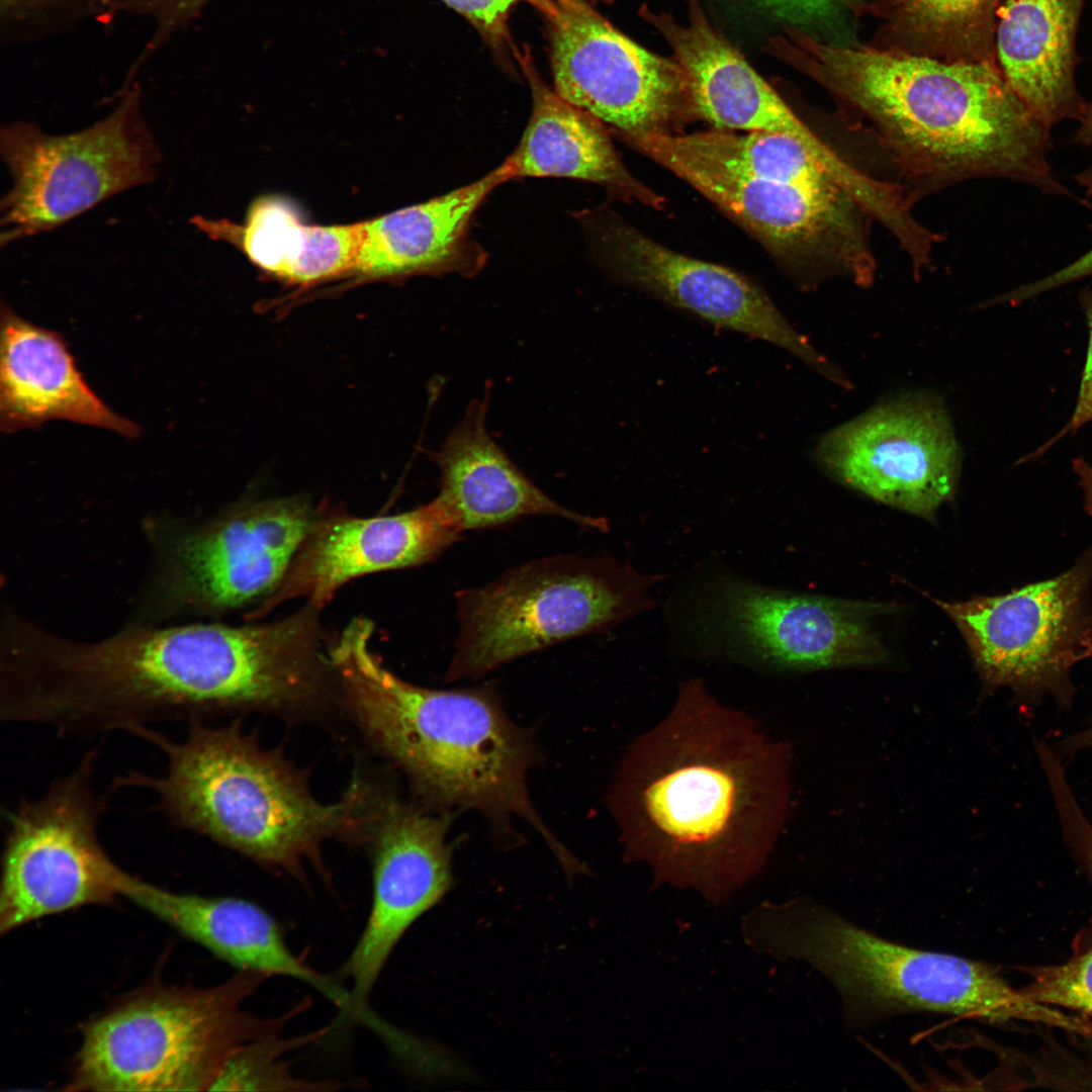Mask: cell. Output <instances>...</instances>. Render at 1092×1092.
I'll return each mask as SVG.
<instances>
[{
  "label": "cell",
  "instance_id": "34",
  "mask_svg": "<svg viewBox=\"0 0 1092 1092\" xmlns=\"http://www.w3.org/2000/svg\"><path fill=\"white\" fill-rule=\"evenodd\" d=\"M1087 277L1092 278V248L1056 272L991 299L990 304L1009 303L1017 305L1050 290Z\"/></svg>",
  "mask_w": 1092,
  "mask_h": 1092
},
{
  "label": "cell",
  "instance_id": "23",
  "mask_svg": "<svg viewBox=\"0 0 1092 1092\" xmlns=\"http://www.w3.org/2000/svg\"><path fill=\"white\" fill-rule=\"evenodd\" d=\"M1086 0H1005L995 57L1008 85L1050 128L1078 120L1086 101L1076 86V36Z\"/></svg>",
  "mask_w": 1092,
  "mask_h": 1092
},
{
  "label": "cell",
  "instance_id": "32",
  "mask_svg": "<svg viewBox=\"0 0 1092 1092\" xmlns=\"http://www.w3.org/2000/svg\"><path fill=\"white\" fill-rule=\"evenodd\" d=\"M1079 302L1088 328V346L1074 412L1066 426L1055 437L1025 456L1022 461L1027 462L1042 455L1065 435L1077 432L1082 426L1092 421V284L1081 290Z\"/></svg>",
  "mask_w": 1092,
  "mask_h": 1092
},
{
  "label": "cell",
  "instance_id": "22",
  "mask_svg": "<svg viewBox=\"0 0 1092 1092\" xmlns=\"http://www.w3.org/2000/svg\"><path fill=\"white\" fill-rule=\"evenodd\" d=\"M486 407L485 398L470 403L462 421L434 453L440 470L437 496L460 530L495 528L522 517L542 515L606 531V519L563 507L520 470L488 434Z\"/></svg>",
  "mask_w": 1092,
  "mask_h": 1092
},
{
  "label": "cell",
  "instance_id": "4",
  "mask_svg": "<svg viewBox=\"0 0 1092 1092\" xmlns=\"http://www.w3.org/2000/svg\"><path fill=\"white\" fill-rule=\"evenodd\" d=\"M131 735L155 745L166 760L161 776L129 771L112 789L136 787L155 794V808L174 825L234 849L270 870L296 879L306 862L321 866V843L332 837L364 838L372 793L355 782L332 804L317 801L289 763L262 749L235 723H189L173 740L151 729Z\"/></svg>",
  "mask_w": 1092,
  "mask_h": 1092
},
{
  "label": "cell",
  "instance_id": "36",
  "mask_svg": "<svg viewBox=\"0 0 1092 1092\" xmlns=\"http://www.w3.org/2000/svg\"><path fill=\"white\" fill-rule=\"evenodd\" d=\"M1079 126L1073 134V142L1089 149L1092 153V102H1086L1078 119ZM1073 179L1085 189L1088 198H1092V162Z\"/></svg>",
  "mask_w": 1092,
  "mask_h": 1092
},
{
  "label": "cell",
  "instance_id": "5",
  "mask_svg": "<svg viewBox=\"0 0 1092 1092\" xmlns=\"http://www.w3.org/2000/svg\"><path fill=\"white\" fill-rule=\"evenodd\" d=\"M741 930L755 952L801 960L822 974L853 1028L917 1012L1077 1034L1087 1028L1083 1017L1034 1001L985 963L887 940L809 898L762 902L743 916Z\"/></svg>",
  "mask_w": 1092,
  "mask_h": 1092
},
{
  "label": "cell",
  "instance_id": "3",
  "mask_svg": "<svg viewBox=\"0 0 1092 1092\" xmlns=\"http://www.w3.org/2000/svg\"><path fill=\"white\" fill-rule=\"evenodd\" d=\"M373 624L350 622L330 650L351 711L369 740L438 809L482 814L500 837L520 818L545 840L567 875L574 857L533 806L527 774L538 760L533 736L505 712L492 688L433 690L410 684L373 655ZM449 813V812H448Z\"/></svg>",
  "mask_w": 1092,
  "mask_h": 1092
},
{
  "label": "cell",
  "instance_id": "11",
  "mask_svg": "<svg viewBox=\"0 0 1092 1092\" xmlns=\"http://www.w3.org/2000/svg\"><path fill=\"white\" fill-rule=\"evenodd\" d=\"M1092 546L1065 572L1010 593L935 603L959 627L987 691L1068 707L1072 667L1092 656Z\"/></svg>",
  "mask_w": 1092,
  "mask_h": 1092
},
{
  "label": "cell",
  "instance_id": "15",
  "mask_svg": "<svg viewBox=\"0 0 1092 1092\" xmlns=\"http://www.w3.org/2000/svg\"><path fill=\"white\" fill-rule=\"evenodd\" d=\"M450 813L439 816L395 796L373 795L367 840L374 849L372 904L364 929L342 968L352 982L351 1013L363 1019L367 1000L407 929L453 884Z\"/></svg>",
  "mask_w": 1092,
  "mask_h": 1092
},
{
  "label": "cell",
  "instance_id": "35",
  "mask_svg": "<svg viewBox=\"0 0 1092 1092\" xmlns=\"http://www.w3.org/2000/svg\"><path fill=\"white\" fill-rule=\"evenodd\" d=\"M467 18L486 37L502 41L507 37V20L516 0H442Z\"/></svg>",
  "mask_w": 1092,
  "mask_h": 1092
},
{
  "label": "cell",
  "instance_id": "8",
  "mask_svg": "<svg viewBox=\"0 0 1092 1092\" xmlns=\"http://www.w3.org/2000/svg\"><path fill=\"white\" fill-rule=\"evenodd\" d=\"M93 747L35 799L6 814L0 887V932L46 916L122 897L128 873L99 838L106 800L94 785Z\"/></svg>",
  "mask_w": 1092,
  "mask_h": 1092
},
{
  "label": "cell",
  "instance_id": "2",
  "mask_svg": "<svg viewBox=\"0 0 1092 1092\" xmlns=\"http://www.w3.org/2000/svg\"><path fill=\"white\" fill-rule=\"evenodd\" d=\"M769 54L822 85L859 118L907 199L975 178L1073 196L1050 163L1052 128L1016 95L995 59L948 62L839 46L790 26Z\"/></svg>",
  "mask_w": 1092,
  "mask_h": 1092
},
{
  "label": "cell",
  "instance_id": "25",
  "mask_svg": "<svg viewBox=\"0 0 1092 1092\" xmlns=\"http://www.w3.org/2000/svg\"><path fill=\"white\" fill-rule=\"evenodd\" d=\"M508 180L511 177L503 163L468 185L363 222L353 273L383 278L467 268L465 238L471 217L487 195Z\"/></svg>",
  "mask_w": 1092,
  "mask_h": 1092
},
{
  "label": "cell",
  "instance_id": "6",
  "mask_svg": "<svg viewBox=\"0 0 1092 1092\" xmlns=\"http://www.w3.org/2000/svg\"><path fill=\"white\" fill-rule=\"evenodd\" d=\"M270 978L238 971L211 987L153 984L135 991L84 1026L65 1089L209 1090L236 1051L283 1032L308 1009L305 999L278 1015L245 1010Z\"/></svg>",
  "mask_w": 1092,
  "mask_h": 1092
},
{
  "label": "cell",
  "instance_id": "13",
  "mask_svg": "<svg viewBox=\"0 0 1092 1092\" xmlns=\"http://www.w3.org/2000/svg\"><path fill=\"white\" fill-rule=\"evenodd\" d=\"M819 464L881 503L930 518L954 493L961 453L944 405L911 393L825 434Z\"/></svg>",
  "mask_w": 1092,
  "mask_h": 1092
},
{
  "label": "cell",
  "instance_id": "10",
  "mask_svg": "<svg viewBox=\"0 0 1092 1092\" xmlns=\"http://www.w3.org/2000/svg\"><path fill=\"white\" fill-rule=\"evenodd\" d=\"M700 191L752 234L803 287L841 277L874 283L870 223L877 204L841 183L779 182L730 172L687 157L646 155Z\"/></svg>",
  "mask_w": 1092,
  "mask_h": 1092
},
{
  "label": "cell",
  "instance_id": "12",
  "mask_svg": "<svg viewBox=\"0 0 1092 1092\" xmlns=\"http://www.w3.org/2000/svg\"><path fill=\"white\" fill-rule=\"evenodd\" d=\"M550 62L554 91L620 135L672 132L696 117L689 77L583 0H554Z\"/></svg>",
  "mask_w": 1092,
  "mask_h": 1092
},
{
  "label": "cell",
  "instance_id": "40",
  "mask_svg": "<svg viewBox=\"0 0 1092 1092\" xmlns=\"http://www.w3.org/2000/svg\"><path fill=\"white\" fill-rule=\"evenodd\" d=\"M600 1H604V2H611V1H613V0H600Z\"/></svg>",
  "mask_w": 1092,
  "mask_h": 1092
},
{
  "label": "cell",
  "instance_id": "20",
  "mask_svg": "<svg viewBox=\"0 0 1092 1092\" xmlns=\"http://www.w3.org/2000/svg\"><path fill=\"white\" fill-rule=\"evenodd\" d=\"M127 898L239 971L295 979L349 1010L350 992L312 968L286 941L277 920L262 907L233 897L168 891L129 875Z\"/></svg>",
  "mask_w": 1092,
  "mask_h": 1092
},
{
  "label": "cell",
  "instance_id": "29",
  "mask_svg": "<svg viewBox=\"0 0 1092 1092\" xmlns=\"http://www.w3.org/2000/svg\"><path fill=\"white\" fill-rule=\"evenodd\" d=\"M1022 990L1034 1001L1082 1013L1092 1018V947L1067 963L1028 971Z\"/></svg>",
  "mask_w": 1092,
  "mask_h": 1092
},
{
  "label": "cell",
  "instance_id": "30",
  "mask_svg": "<svg viewBox=\"0 0 1092 1092\" xmlns=\"http://www.w3.org/2000/svg\"><path fill=\"white\" fill-rule=\"evenodd\" d=\"M1065 843L1092 884V824L1065 776L1049 782Z\"/></svg>",
  "mask_w": 1092,
  "mask_h": 1092
},
{
  "label": "cell",
  "instance_id": "18",
  "mask_svg": "<svg viewBox=\"0 0 1092 1092\" xmlns=\"http://www.w3.org/2000/svg\"><path fill=\"white\" fill-rule=\"evenodd\" d=\"M461 533L438 496L393 516L317 518L279 586L250 618L295 598L322 607L352 578L435 560Z\"/></svg>",
  "mask_w": 1092,
  "mask_h": 1092
},
{
  "label": "cell",
  "instance_id": "7",
  "mask_svg": "<svg viewBox=\"0 0 1092 1092\" xmlns=\"http://www.w3.org/2000/svg\"><path fill=\"white\" fill-rule=\"evenodd\" d=\"M659 578L606 553L565 554L529 561L482 586L459 590L458 634L445 680L479 677L648 611Z\"/></svg>",
  "mask_w": 1092,
  "mask_h": 1092
},
{
  "label": "cell",
  "instance_id": "28",
  "mask_svg": "<svg viewBox=\"0 0 1092 1092\" xmlns=\"http://www.w3.org/2000/svg\"><path fill=\"white\" fill-rule=\"evenodd\" d=\"M331 1029L283 1036L282 1032L253 1040L236 1051L226 1061L210 1091H334L349 1088L341 1080H312L297 1076L286 1057L293 1051L317 1041Z\"/></svg>",
  "mask_w": 1092,
  "mask_h": 1092
},
{
  "label": "cell",
  "instance_id": "38",
  "mask_svg": "<svg viewBox=\"0 0 1092 1092\" xmlns=\"http://www.w3.org/2000/svg\"><path fill=\"white\" fill-rule=\"evenodd\" d=\"M54 0H1L2 12L10 18L25 17L53 4Z\"/></svg>",
  "mask_w": 1092,
  "mask_h": 1092
},
{
  "label": "cell",
  "instance_id": "37",
  "mask_svg": "<svg viewBox=\"0 0 1092 1092\" xmlns=\"http://www.w3.org/2000/svg\"><path fill=\"white\" fill-rule=\"evenodd\" d=\"M1073 471L1078 476V483L1083 491L1084 511L1092 516V466L1083 458H1075L1072 462Z\"/></svg>",
  "mask_w": 1092,
  "mask_h": 1092
},
{
  "label": "cell",
  "instance_id": "16",
  "mask_svg": "<svg viewBox=\"0 0 1092 1092\" xmlns=\"http://www.w3.org/2000/svg\"><path fill=\"white\" fill-rule=\"evenodd\" d=\"M599 248L623 283L718 329L764 341L796 356L829 380L847 378L781 312L767 292L730 268L698 260L617 220L600 226Z\"/></svg>",
  "mask_w": 1092,
  "mask_h": 1092
},
{
  "label": "cell",
  "instance_id": "24",
  "mask_svg": "<svg viewBox=\"0 0 1092 1092\" xmlns=\"http://www.w3.org/2000/svg\"><path fill=\"white\" fill-rule=\"evenodd\" d=\"M532 91V113L516 150L506 159L511 179L559 177L605 186L623 197L659 207L662 198L632 176L603 123L561 98L521 60Z\"/></svg>",
  "mask_w": 1092,
  "mask_h": 1092
},
{
  "label": "cell",
  "instance_id": "14",
  "mask_svg": "<svg viewBox=\"0 0 1092 1092\" xmlns=\"http://www.w3.org/2000/svg\"><path fill=\"white\" fill-rule=\"evenodd\" d=\"M882 605L784 593L724 577L704 608V623L727 648L778 671H812L881 661L869 618Z\"/></svg>",
  "mask_w": 1092,
  "mask_h": 1092
},
{
  "label": "cell",
  "instance_id": "27",
  "mask_svg": "<svg viewBox=\"0 0 1092 1092\" xmlns=\"http://www.w3.org/2000/svg\"><path fill=\"white\" fill-rule=\"evenodd\" d=\"M1001 0H896L890 31L904 52L943 61L995 59Z\"/></svg>",
  "mask_w": 1092,
  "mask_h": 1092
},
{
  "label": "cell",
  "instance_id": "1",
  "mask_svg": "<svg viewBox=\"0 0 1092 1092\" xmlns=\"http://www.w3.org/2000/svg\"><path fill=\"white\" fill-rule=\"evenodd\" d=\"M791 745L720 703L702 678L628 746L608 795L626 862L650 889H692L721 905L766 866L791 809Z\"/></svg>",
  "mask_w": 1092,
  "mask_h": 1092
},
{
  "label": "cell",
  "instance_id": "19",
  "mask_svg": "<svg viewBox=\"0 0 1092 1092\" xmlns=\"http://www.w3.org/2000/svg\"><path fill=\"white\" fill-rule=\"evenodd\" d=\"M686 3V23L647 4L638 13L664 37L686 70L696 116L719 130L811 131L712 24L701 0Z\"/></svg>",
  "mask_w": 1092,
  "mask_h": 1092
},
{
  "label": "cell",
  "instance_id": "17",
  "mask_svg": "<svg viewBox=\"0 0 1092 1092\" xmlns=\"http://www.w3.org/2000/svg\"><path fill=\"white\" fill-rule=\"evenodd\" d=\"M316 519L303 502L272 500L186 535L173 550L174 590L190 603L216 610L274 592Z\"/></svg>",
  "mask_w": 1092,
  "mask_h": 1092
},
{
  "label": "cell",
  "instance_id": "33",
  "mask_svg": "<svg viewBox=\"0 0 1092 1092\" xmlns=\"http://www.w3.org/2000/svg\"><path fill=\"white\" fill-rule=\"evenodd\" d=\"M210 0H129L130 10L155 24L154 34L166 40L193 20Z\"/></svg>",
  "mask_w": 1092,
  "mask_h": 1092
},
{
  "label": "cell",
  "instance_id": "21",
  "mask_svg": "<svg viewBox=\"0 0 1092 1092\" xmlns=\"http://www.w3.org/2000/svg\"><path fill=\"white\" fill-rule=\"evenodd\" d=\"M52 420L100 427L133 439L139 426L118 416L86 383L63 337L1 307L0 427L11 433Z\"/></svg>",
  "mask_w": 1092,
  "mask_h": 1092
},
{
  "label": "cell",
  "instance_id": "31",
  "mask_svg": "<svg viewBox=\"0 0 1092 1092\" xmlns=\"http://www.w3.org/2000/svg\"><path fill=\"white\" fill-rule=\"evenodd\" d=\"M769 14L803 31L837 23L863 0H754Z\"/></svg>",
  "mask_w": 1092,
  "mask_h": 1092
},
{
  "label": "cell",
  "instance_id": "9",
  "mask_svg": "<svg viewBox=\"0 0 1092 1092\" xmlns=\"http://www.w3.org/2000/svg\"><path fill=\"white\" fill-rule=\"evenodd\" d=\"M0 153L12 187L1 200V245L52 231L101 201L153 181L161 151L134 88L93 125L47 134L35 123L3 126Z\"/></svg>",
  "mask_w": 1092,
  "mask_h": 1092
},
{
  "label": "cell",
  "instance_id": "39",
  "mask_svg": "<svg viewBox=\"0 0 1092 1092\" xmlns=\"http://www.w3.org/2000/svg\"><path fill=\"white\" fill-rule=\"evenodd\" d=\"M542 12L548 19L554 16L557 12V7L554 0H525Z\"/></svg>",
  "mask_w": 1092,
  "mask_h": 1092
},
{
  "label": "cell",
  "instance_id": "26",
  "mask_svg": "<svg viewBox=\"0 0 1092 1092\" xmlns=\"http://www.w3.org/2000/svg\"><path fill=\"white\" fill-rule=\"evenodd\" d=\"M192 221L209 237L240 247L268 274L299 285L353 273L363 240V222L304 224L287 203L275 197L254 202L243 225L202 216Z\"/></svg>",
  "mask_w": 1092,
  "mask_h": 1092
}]
</instances>
